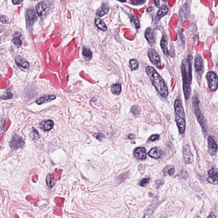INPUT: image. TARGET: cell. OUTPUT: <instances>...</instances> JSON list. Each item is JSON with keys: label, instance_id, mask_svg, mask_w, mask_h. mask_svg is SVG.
<instances>
[{"label": "cell", "instance_id": "1", "mask_svg": "<svg viewBox=\"0 0 218 218\" xmlns=\"http://www.w3.org/2000/svg\"><path fill=\"white\" fill-rule=\"evenodd\" d=\"M192 56L188 55L186 59L182 62L181 72L183 80V88L185 98L189 99L191 93V83L192 79Z\"/></svg>", "mask_w": 218, "mask_h": 218}, {"label": "cell", "instance_id": "2", "mask_svg": "<svg viewBox=\"0 0 218 218\" xmlns=\"http://www.w3.org/2000/svg\"><path fill=\"white\" fill-rule=\"evenodd\" d=\"M146 72L160 95L164 98L167 97L168 95V88L165 81L156 70L152 67L148 66L146 69Z\"/></svg>", "mask_w": 218, "mask_h": 218}, {"label": "cell", "instance_id": "3", "mask_svg": "<svg viewBox=\"0 0 218 218\" xmlns=\"http://www.w3.org/2000/svg\"><path fill=\"white\" fill-rule=\"evenodd\" d=\"M193 103L194 109L195 113L196 116H197V120L200 124V125L202 128V130L205 133L207 132V127L203 115L199 106V99L198 98V95L195 94L194 95L193 99Z\"/></svg>", "mask_w": 218, "mask_h": 218}, {"label": "cell", "instance_id": "4", "mask_svg": "<svg viewBox=\"0 0 218 218\" xmlns=\"http://www.w3.org/2000/svg\"><path fill=\"white\" fill-rule=\"evenodd\" d=\"M207 78L208 80L209 88L211 91L214 92L218 88V77L214 72L209 71L207 73Z\"/></svg>", "mask_w": 218, "mask_h": 218}, {"label": "cell", "instance_id": "5", "mask_svg": "<svg viewBox=\"0 0 218 218\" xmlns=\"http://www.w3.org/2000/svg\"><path fill=\"white\" fill-rule=\"evenodd\" d=\"M25 144V142L22 138L17 134H15L12 138L10 145L12 150L15 151L20 148H22Z\"/></svg>", "mask_w": 218, "mask_h": 218}, {"label": "cell", "instance_id": "6", "mask_svg": "<svg viewBox=\"0 0 218 218\" xmlns=\"http://www.w3.org/2000/svg\"><path fill=\"white\" fill-rule=\"evenodd\" d=\"M50 7V4L49 2L44 1L38 3L36 6V8L38 15L41 16L48 13Z\"/></svg>", "mask_w": 218, "mask_h": 218}, {"label": "cell", "instance_id": "7", "mask_svg": "<svg viewBox=\"0 0 218 218\" xmlns=\"http://www.w3.org/2000/svg\"><path fill=\"white\" fill-rule=\"evenodd\" d=\"M147 55L150 61L154 65L157 67H159L160 66V58L159 54L155 49H149Z\"/></svg>", "mask_w": 218, "mask_h": 218}, {"label": "cell", "instance_id": "8", "mask_svg": "<svg viewBox=\"0 0 218 218\" xmlns=\"http://www.w3.org/2000/svg\"><path fill=\"white\" fill-rule=\"evenodd\" d=\"M195 68L198 77H201L204 72L203 61L200 55H196L194 60Z\"/></svg>", "mask_w": 218, "mask_h": 218}, {"label": "cell", "instance_id": "9", "mask_svg": "<svg viewBox=\"0 0 218 218\" xmlns=\"http://www.w3.org/2000/svg\"><path fill=\"white\" fill-rule=\"evenodd\" d=\"M26 20L27 28L31 29L36 18V12L33 10H28L26 13Z\"/></svg>", "mask_w": 218, "mask_h": 218}, {"label": "cell", "instance_id": "10", "mask_svg": "<svg viewBox=\"0 0 218 218\" xmlns=\"http://www.w3.org/2000/svg\"><path fill=\"white\" fill-rule=\"evenodd\" d=\"M184 162L186 164H191L193 161V155L191 153V149L188 145H185L183 149Z\"/></svg>", "mask_w": 218, "mask_h": 218}, {"label": "cell", "instance_id": "11", "mask_svg": "<svg viewBox=\"0 0 218 218\" xmlns=\"http://www.w3.org/2000/svg\"><path fill=\"white\" fill-rule=\"evenodd\" d=\"M218 147L216 142L211 136L208 137V151L211 155H214L217 151Z\"/></svg>", "mask_w": 218, "mask_h": 218}, {"label": "cell", "instance_id": "12", "mask_svg": "<svg viewBox=\"0 0 218 218\" xmlns=\"http://www.w3.org/2000/svg\"><path fill=\"white\" fill-rule=\"evenodd\" d=\"M209 177L208 182L213 185H218V170L215 167H212L208 172Z\"/></svg>", "mask_w": 218, "mask_h": 218}, {"label": "cell", "instance_id": "13", "mask_svg": "<svg viewBox=\"0 0 218 218\" xmlns=\"http://www.w3.org/2000/svg\"><path fill=\"white\" fill-rule=\"evenodd\" d=\"M146 39L151 45H153L155 42V34L154 31L151 28L147 29L145 33Z\"/></svg>", "mask_w": 218, "mask_h": 218}, {"label": "cell", "instance_id": "14", "mask_svg": "<svg viewBox=\"0 0 218 218\" xmlns=\"http://www.w3.org/2000/svg\"><path fill=\"white\" fill-rule=\"evenodd\" d=\"M168 7L166 5H163L162 7L160 8L158 11L157 12L156 15H155V21H158L162 17L165 16L168 13Z\"/></svg>", "mask_w": 218, "mask_h": 218}, {"label": "cell", "instance_id": "15", "mask_svg": "<svg viewBox=\"0 0 218 218\" xmlns=\"http://www.w3.org/2000/svg\"><path fill=\"white\" fill-rule=\"evenodd\" d=\"M54 126V122L52 120H44L40 123L39 127L45 131H50Z\"/></svg>", "mask_w": 218, "mask_h": 218}, {"label": "cell", "instance_id": "16", "mask_svg": "<svg viewBox=\"0 0 218 218\" xmlns=\"http://www.w3.org/2000/svg\"><path fill=\"white\" fill-rule=\"evenodd\" d=\"M163 151L158 147H153L149 152L148 155L150 157L158 159L163 155Z\"/></svg>", "mask_w": 218, "mask_h": 218}, {"label": "cell", "instance_id": "17", "mask_svg": "<svg viewBox=\"0 0 218 218\" xmlns=\"http://www.w3.org/2000/svg\"><path fill=\"white\" fill-rule=\"evenodd\" d=\"M56 98V96L55 95H50V96H44V97H40L38 98L36 101V103L38 105H42V104L46 103L52 101Z\"/></svg>", "mask_w": 218, "mask_h": 218}, {"label": "cell", "instance_id": "18", "mask_svg": "<svg viewBox=\"0 0 218 218\" xmlns=\"http://www.w3.org/2000/svg\"><path fill=\"white\" fill-rule=\"evenodd\" d=\"M134 155L140 159H145L147 158L146 152L144 148L139 147L135 150Z\"/></svg>", "mask_w": 218, "mask_h": 218}, {"label": "cell", "instance_id": "19", "mask_svg": "<svg viewBox=\"0 0 218 218\" xmlns=\"http://www.w3.org/2000/svg\"><path fill=\"white\" fill-rule=\"evenodd\" d=\"M15 62L18 67L27 69L29 67V63L21 57L18 56L15 58Z\"/></svg>", "mask_w": 218, "mask_h": 218}, {"label": "cell", "instance_id": "20", "mask_svg": "<svg viewBox=\"0 0 218 218\" xmlns=\"http://www.w3.org/2000/svg\"><path fill=\"white\" fill-rule=\"evenodd\" d=\"M167 43H168V38L167 36L166 35H164L161 39L160 44L163 52L166 56L168 55L169 54L168 49H167Z\"/></svg>", "mask_w": 218, "mask_h": 218}, {"label": "cell", "instance_id": "21", "mask_svg": "<svg viewBox=\"0 0 218 218\" xmlns=\"http://www.w3.org/2000/svg\"><path fill=\"white\" fill-rule=\"evenodd\" d=\"M109 7L106 4H103L97 10L96 15L98 17H102L104 15L107 14L109 11Z\"/></svg>", "mask_w": 218, "mask_h": 218}, {"label": "cell", "instance_id": "22", "mask_svg": "<svg viewBox=\"0 0 218 218\" xmlns=\"http://www.w3.org/2000/svg\"><path fill=\"white\" fill-rule=\"evenodd\" d=\"M95 24H96V27L100 30L103 31H105L107 30V26H106L104 22L100 18H96L95 19Z\"/></svg>", "mask_w": 218, "mask_h": 218}, {"label": "cell", "instance_id": "23", "mask_svg": "<svg viewBox=\"0 0 218 218\" xmlns=\"http://www.w3.org/2000/svg\"><path fill=\"white\" fill-rule=\"evenodd\" d=\"M111 91L113 94L119 95L121 92V85L119 84H115L111 86Z\"/></svg>", "mask_w": 218, "mask_h": 218}, {"label": "cell", "instance_id": "24", "mask_svg": "<svg viewBox=\"0 0 218 218\" xmlns=\"http://www.w3.org/2000/svg\"><path fill=\"white\" fill-rule=\"evenodd\" d=\"M47 186L49 188H52L55 185V178L52 174H49L46 178Z\"/></svg>", "mask_w": 218, "mask_h": 218}, {"label": "cell", "instance_id": "25", "mask_svg": "<svg viewBox=\"0 0 218 218\" xmlns=\"http://www.w3.org/2000/svg\"><path fill=\"white\" fill-rule=\"evenodd\" d=\"M82 54L85 58L88 60H90L93 56V54H92L91 51L86 48H83Z\"/></svg>", "mask_w": 218, "mask_h": 218}, {"label": "cell", "instance_id": "26", "mask_svg": "<svg viewBox=\"0 0 218 218\" xmlns=\"http://www.w3.org/2000/svg\"><path fill=\"white\" fill-rule=\"evenodd\" d=\"M30 137L34 140H38L40 137L38 131L34 128H32L30 134Z\"/></svg>", "mask_w": 218, "mask_h": 218}, {"label": "cell", "instance_id": "27", "mask_svg": "<svg viewBox=\"0 0 218 218\" xmlns=\"http://www.w3.org/2000/svg\"><path fill=\"white\" fill-rule=\"evenodd\" d=\"M131 22L133 23L134 24L135 27L136 29H139L141 27L139 19L136 17V16H133L131 18Z\"/></svg>", "mask_w": 218, "mask_h": 218}, {"label": "cell", "instance_id": "28", "mask_svg": "<svg viewBox=\"0 0 218 218\" xmlns=\"http://www.w3.org/2000/svg\"><path fill=\"white\" fill-rule=\"evenodd\" d=\"M130 64L131 70L132 71L136 70L138 68L139 66V63L138 61L136 60L132 59L130 61Z\"/></svg>", "mask_w": 218, "mask_h": 218}, {"label": "cell", "instance_id": "29", "mask_svg": "<svg viewBox=\"0 0 218 218\" xmlns=\"http://www.w3.org/2000/svg\"><path fill=\"white\" fill-rule=\"evenodd\" d=\"M150 181V178H142L139 182V185L142 186V187H145L147 184L149 183Z\"/></svg>", "mask_w": 218, "mask_h": 218}, {"label": "cell", "instance_id": "30", "mask_svg": "<svg viewBox=\"0 0 218 218\" xmlns=\"http://www.w3.org/2000/svg\"><path fill=\"white\" fill-rule=\"evenodd\" d=\"M13 96V94L10 92H7L5 93L3 96H1V99L8 100L12 98Z\"/></svg>", "mask_w": 218, "mask_h": 218}, {"label": "cell", "instance_id": "31", "mask_svg": "<svg viewBox=\"0 0 218 218\" xmlns=\"http://www.w3.org/2000/svg\"><path fill=\"white\" fill-rule=\"evenodd\" d=\"M131 112L133 115L136 116V115L140 114V112H141V109L138 106H134L131 108Z\"/></svg>", "mask_w": 218, "mask_h": 218}, {"label": "cell", "instance_id": "32", "mask_svg": "<svg viewBox=\"0 0 218 218\" xmlns=\"http://www.w3.org/2000/svg\"><path fill=\"white\" fill-rule=\"evenodd\" d=\"M128 176V173H124V174H120V175H119V176H118V178H117V180H118V181L119 182H122L124 181L126 179Z\"/></svg>", "mask_w": 218, "mask_h": 218}, {"label": "cell", "instance_id": "33", "mask_svg": "<svg viewBox=\"0 0 218 218\" xmlns=\"http://www.w3.org/2000/svg\"><path fill=\"white\" fill-rule=\"evenodd\" d=\"M13 41L14 44L17 46H21L22 44V41L20 39V36H15L13 39Z\"/></svg>", "mask_w": 218, "mask_h": 218}, {"label": "cell", "instance_id": "34", "mask_svg": "<svg viewBox=\"0 0 218 218\" xmlns=\"http://www.w3.org/2000/svg\"><path fill=\"white\" fill-rule=\"evenodd\" d=\"M131 4L135 5H140L143 4L146 2V0H130Z\"/></svg>", "mask_w": 218, "mask_h": 218}, {"label": "cell", "instance_id": "35", "mask_svg": "<svg viewBox=\"0 0 218 218\" xmlns=\"http://www.w3.org/2000/svg\"><path fill=\"white\" fill-rule=\"evenodd\" d=\"M159 137V136L158 135H153L151 136L150 137L149 140H150V141H154L157 140Z\"/></svg>", "mask_w": 218, "mask_h": 218}, {"label": "cell", "instance_id": "36", "mask_svg": "<svg viewBox=\"0 0 218 218\" xmlns=\"http://www.w3.org/2000/svg\"><path fill=\"white\" fill-rule=\"evenodd\" d=\"M104 137H105V136H104L103 134L101 133H98L96 136V139L98 140H99V141H101V140H102Z\"/></svg>", "mask_w": 218, "mask_h": 218}, {"label": "cell", "instance_id": "37", "mask_svg": "<svg viewBox=\"0 0 218 218\" xmlns=\"http://www.w3.org/2000/svg\"><path fill=\"white\" fill-rule=\"evenodd\" d=\"M1 20L2 23H7L8 19L6 16H4V15H2L1 17Z\"/></svg>", "mask_w": 218, "mask_h": 218}, {"label": "cell", "instance_id": "38", "mask_svg": "<svg viewBox=\"0 0 218 218\" xmlns=\"http://www.w3.org/2000/svg\"><path fill=\"white\" fill-rule=\"evenodd\" d=\"M175 170L174 168L170 169L168 170V174L170 176H172L175 173Z\"/></svg>", "mask_w": 218, "mask_h": 218}, {"label": "cell", "instance_id": "39", "mask_svg": "<svg viewBox=\"0 0 218 218\" xmlns=\"http://www.w3.org/2000/svg\"><path fill=\"white\" fill-rule=\"evenodd\" d=\"M155 184L156 187H159L161 185H163V182H162V180H158L155 182Z\"/></svg>", "mask_w": 218, "mask_h": 218}, {"label": "cell", "instance_id": "40", "mask_svg": "<svg viewBox=\"0 0 218 218\" xmlns=\"http://www.w3.org/2000/svg\"><path fill=\"white\" fill-rule=\"evenodd\" d=\"M24 0H12L13 3L14 4H21Z\"/></svg>", "mask_w": 218, "mask_h": 218}, {"label": "cell", "instance_id": "41", "mask_svg": "<svg viewBox=\"0 0 218 218\" xmlns=\"http://www.w3.org/2000/svg\"><path fill=\"white\" fill-rule=\"evenodd\" d=\"M153 2H154V4H155V5L156 7L157 8L159 7V0H153Z\"/></svg>", "mask_w": 218, "mask_h": 218}, {"label": "cell", "instance_id": "42", "mask_svg": "<svg viewBox=\"0 0 218 218\" xmlns=\"http://www.w3.org/2000/svg\"><path fill=\"white\" fill-rule=\"evenodd\" d=\"M182 176L183 178H186L188 176V174H187L186 172L183 171H182L181 172Z\"/></svg>", "mask_w": 218, "mask_h": 218}, {"label": "cell", "instance_id": "43", "mask_svg": "<svg viewBox=\"0 0 218 218\" xmlns=\"http://www.w3.org/2000/svg\"><path fill=\"white\" fill-rule=\"evenodd\" d=\"M216 216H215L214 213L212 212H211L209 214V216H208V218H216Z\"/></svg>", "mask_w": 218, "mask_h": 218}, {"label": "cell", "instance_id": "44", "mask_svg": "<svg viewBox=\"0 0 218 218\" xmlns=\"http://www.w3.org/2000/svg\"><path fill=\"white\" fill-rule=\"evenodd\" d=\"M135 136L133 135V134H130L129 135V136H128V138H129V139H131V140H132V139H134Z\"/></svg>", "mask_w": 218, "mask_h": 218}, {"label": "cell", "instance_id": "45", "mask_svg": "<svg viewBox=\"0 0 218 218\" xmlns=\"http://www.w3.org/2000/svg\"><path fill=\"white\" fill-rule=\"evenodd\" d=\"M118 1L121 2H126L127 0H118Z\"/></svg>", "mask_w": 218, "mask_h": 218}]
</instances>
